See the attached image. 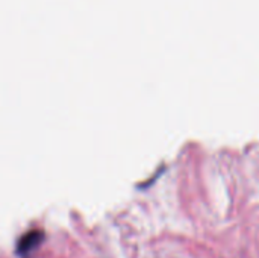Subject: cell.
I'll use <instances>...</instances> for the list:
<instances>
[{
    "instance_id": "cell-1",
    "label": "cell",
    "mask_w": 259,
    "mask_h": 258,
    "mask_svg": "<svg viewBox=\"0 0 259 258\" xmlns=\"http://www.w3.org/2000/svg\"><path fill=\"white\" fill-rule=\"evenodd\" d=\"M41 239H42V234L39 231H32V233L26 234L20 240V243H18V252H27V251H30L32 248H35L39 243Z\"/></svg>"
}]
</instances>
